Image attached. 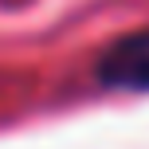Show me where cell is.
<instances>
[{"label":"cell","mask_w":149,"mask_h":149,"mask_svg":"<svg viewBox=\"0 0 149 149\" xmlns=\"http://www.w3.org/2000/svg\"><path fill=\"white\" fill-rule=\"evenodd\" d=\"M94 74L106 90H149V31H134L110 43Z\"/></svg>","instance_id":"6da1fadb"}]
</instances>
